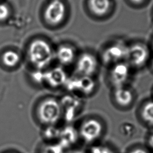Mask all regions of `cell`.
<instances>
[{"label": "cell", "instance_id": "obj_1", "mask_svg": "<svg viewBox=\"0 0 153 153\" xmlns=\"http://www.w3.org/2000/svg\"><path fill=\"white\" fill-rule=\"evenodd\" d=\"M27 57L32 65L41 70L51 63L54 57V52L48 42L44 39L37 38L29 44Z\"/></svg>", "mask_w": 153, "mask_h": 153}, {"label": "cell", "instance_id": "obj_2", "mask_svg": "<svg viewBox=\"0 0 153 153\" xmlns=\"http://www.w3.org/2000/svg\"><path fill=\"white\" fill-rule=\"evenodd\" d=\"M62 113L60 103L54 99L43 100L38 108L37 114L39 120L44 124L52 126L58 121Z\"/></svg>", "mask_w": 153, "mask_h": 153}, {"label": "cell", "instance_id": "obj_3", "mask_svg": "<svg viewBox=\"0 0 153 153\" xmlns=\"http://www.w3.org/2000/svg\"><path fill=\"white\" fill-rule=\"evenodd\" d=\"M128 45L121 41H117L107 45L103 50L101 59L106 65L112 66L120 62L126 61Z\"/></svg>", "mask_w": 153, "mask_h": 153}, {"label": "cell", "instance_id": "obj_4", "mask_svg": "<svg viewBox=\"0 0 153 153\" xmlns=\"http://www.w3.org/2000/svg\"><path fill=\"white\" fill-rule=\"evenodd\" d=\"M105 131L103 122L97 118H90L81 124L78 134L86 143H91L98 140Z\"/></svg>", "mask_w": 153, "mask_h": 153}, {"label": "cell", "instance_id": "obj_5", "mask_svg": "<svg viewBox=\"0 0 153 153\" xmlns=\"http://www.w3.org/2000/svg\"><path fill=\"white\" fill-rule=\"evenodd\" d=\"M131 66L126 61L115 63L109 69L108 80L112 88L127 85L130 76Z\"/></svg>", "mask_w": 153, "mask_h": 153}, {"label": "cell", "instance_id": "obj_6", "mask_svg": "<svg viewBox=\"0 0 153 153\" xmlns=\"http://www.w3.org/2000/svg\"><path fill=\"white\" fill-rule=\"evenodd\" d=\"M66 7L62 0H51L44 11V18L51 26L60 25L66 16Z\"/></svg>", "mask_w": 153, "mask_h": 153}, {"label": "cell", "instance_id": "obj_7", "mask_svg": "<svg viewBox=\"0 0 153 153\" xmlns=\"http://www.w3.org/2000/svg\"><path fill=\"white\" fill-rule=\"evenodd\" d=\"M149 58V51L146 45L136 42L128 45L126 62L131 67L140 68L145 66Z\"/></svg>", "mask_w": 153, "mask_h": 153}, {"label": "cell", "instance_id": "obj_8", "mask_svg": "<svg viewBox=\"0 0 153 153\" xmlns=\"http://www.w3.org/2000/svg\"><path fill=\"white\" fill-rule=\"evenodd\" d=\"M111 99L114 106L121 109H126L134 103L135 95L130 88L124 85L112 88Z\"/></svg>", "mask_w": 153, "mask_h": 153}, {"label": "cell", "instance_id": "obj_9", "mask_svg": "<svg viewBox=\"0 0 153 153\" xmlns=\"http://www.w3.org/2000/svg\"><path fill=\"white\" fill-rule=\"evenodd\" d=\"M99 63L92 53L85 52L81 54L76 62V71L79 76H93L98 69Z\"/></svg>", "mask_w": 153, "mask_h": 153}, {"label": "cell", "instance_id": "obj_10", "mask_svg": "<svg viewBox=\"0 0 153 153\" xmlns=\"http://www.w3.org/2000/svg\"><path fill=\"white\" fill-rule=\"evenodd\" d=\"M66 81V74L60 68H55L45 73V82L52 87L62 85Z\"/></svg>", "mask_w": 153, "mask_h": 153}, {"label": "cell", "instance_id": "obj_11", "mask_svg": "<svg viewBox=\"0 0 153 153\" xmlns=\"http://www.w3.org/2000/svg\"><path fill=\"white\" fill-rule=\"evenodd\" d=\"M111 0H88L90 11L94 16L103 17L108 14L112 8Z\"/></svg>", "mask_w": 153, "mask_h": 153}, {"label": "cell", "instance_id": "obj_12", "mask_svg": "<svg viewBox=\"0 0 153 153\" xmlns=\"http://www.w3.org/2000/svg\"><path fill=\"white\" fill-rule=\"evenodd\" d=\"M138 117L143 124L153 127V99L142 102L138 109Z\"/></svg>", "mask_w": 153, "mask_h": 153}, {"label": "cell", "instance_id": "obj_13", "mask_svg": "<svg viewBox=\"0 0 153 153\" xmlns=\"http://www.w3.org/2000/svg\"><path fill=\"white\" fill-rule=\"evenodd\" d=\"M54 56L61 64L68 65L74 61L75 51L72 47L69 45H62L57 48Z\"/></svg>", "mask_w": 153, "mask_h": 153}, {"label": "cell", "instance_id": "obj_14", "mask_svg": "<svg viewBox=\"0 0 153 153\" xmlns=\"http://www.w3.org/2000/svg\"><path fill=\"white\" fill-rule=\"evenodd\" d=\"M96 83L92 76H79L75 78V90L84 95H90L94 92Z\"/></svg>", "mask_w": 153, "mask_h": 153}, {"label": "cell", "instance_id": "obj_15", "mask_svg": "<svg viewBox=\"0 0 153 153\" xmlns=\"http://www.w3.org/2000/svg\"><path fill=\"white\" fill-rule=\"evenodd\" d=\"M78 133L72 127H67L60 131V145L62 147H68L73 145L77 140Z\"/></svg>", "mask_w": 153, "mask_h": 153}, {"label": "cell", "instance_id": "obj_16", "mask_svg": "<svg viewBox=\"0 0 153 153\" xmlns=\"http://www.w3.org/2000/svg\"><path fill=\"white\" fill-rule=\"evenodd\" d=\"M2 62L4 66L9 68L16 67L20 61L19 54L13 50H7L2 55Z\"/></svg>", "mask_w": 153, "mask_h": 153}, {"label": "cell", "instance_id": "obj_17", "mask_svg": "<svg viewBox=\"0 0 153 153\" xmlns=\"http://www.w3.org/2000/svg\"><path fill=\"white\" fill-rule=\"evenodd\" d=\"M90 153H115L114 150L106 145H97L93 146L90 151Z\"/></svg>", "mask_w": 153, "mask_h": 153}, {"label": "cell", "instance_id": "obj_18", "mask_svg": "<svg viewBox=\"0 0 153 153\" xmlns=\"http://www.w3.org/2000/svg\"><path fill=\"white\" fill-rule=\"evenodd\" d=\"M10 15V10L8 5L0 2V22H4L8 19Z\"/></svg>", "mask_w": 153, "mask_h": 153}, {"label": "cell", "instance_id": "obj_19", "mask_svg": "<svg viewBox=\"0 0 153 153\" xmlns=\"http://www.w3.org/2000/svg\"><path fill=\"white\" fill-rule=\"evenodd\" d=\"M120 131L124 136H129L133 133L134 131V128L133 125L130 123H126L123 124V126L121 127Z\"/></svg>", "mask_w": 153, "mask_h": 153}, {"label": "cell", "instance_id": "obj_20", "mask_svg": "<svg viewBox=\"0 0 153 153\" xmlns=\"http://www.w3.org/2000/svg\"><path fill=\"white\" fill-rule=\"evenodd\" d=\"M45 136L48 138H54V137H58L60 133V130L54 128L52 126L48 127L47 130H45Z\"/></svg>", "mask_w": 153, "mask_h": 153}, {"label": "cell", "instance_id": "obj_21", "mask_svg": "<svg viewBox=\"0 0 153 153\" xmlns=\"http://www.w3.org/2000/svg\"><path fill=\"white\" fill-rule=\"evenodd\" d=\"M128 153H149V152L142 146H135L130 149Z\"/></svg>", "mask_w": 153, "mask_h": 153}, {"label": "cell", "instance_id": "obj_22", "mask_svg": "<svg viewBox=\"0 0 153 153\" xmlns=\"http://www.w3.org/2000/svg\"><path fill=\"white\" fill-rule=\"evenodd\" d=\"M147 143L148 146L153 150V131H152L148 136Z\"/></svg>", "mask_w": 153, "mask_h": 153}, {"label": "cell", "instance_id": "obj_23", "mask_svg": "<svg viewBox=\"0 0 153 153\" xmlns=\"http://www.w3.org/2000/svg\"><path fill=\"white\" fill-rule=\"evenodd\" d=\"M134 4H140L143 2L145 0H128Z\"/></svg>", "mask_w": 153, "mask_h": 153}, {"label": "cell", "instance_id": "obj_24", "mask_svg": "<svg viewBox=\"0 0 153 153\" xmlns=\"http://www.w3.org/2000/svg\"><path fill=\"white\" fill-rule=\"evenodd\" d=\"M69 153H84V152L81 150H75V151H71V152H69Z\"/></svg>", "mask_w": 153, "mask_h": 153}, {"label": "cell", "instance_id": "obj_25", "mask_svg": "<svg viewBox=\"0 0 153 153\" xmlns=\"http://www.w3.org/2000/svg\"><path fill=\"white\" fill-rule=\"evenodd\" d=\"M150 66H151V68L153 72V58L151 60V64H150Z\"/></svg>", "mask_w": 153, "mask_h": 153}, {"label": "cell", "instance_id": "obj_26", "mask_svg": "<svg viewBox=\"0 0 153 153\" xmlns=\"http://www.w3.org/2000/svg\"><path fill=\"white\" fill-rule=\"evenodd\" d=\"M152 94H153V90H152Z\"/></svg>", "mask_w": 153, "mask_h": 153}, {"label": "cell", "instance_id": "obj_27", "mask_svg": "<svg viewBox=\"0 0 153 153\" xmlns=\"http://www.w3.org/2000/svg\"><path fill=\"white\" fill-rule=\"evenodd\" d=\"M0 1H1V0H0Z\"/></svg>", "mask_w": 153, "mask_h": 153}]
</instances>
